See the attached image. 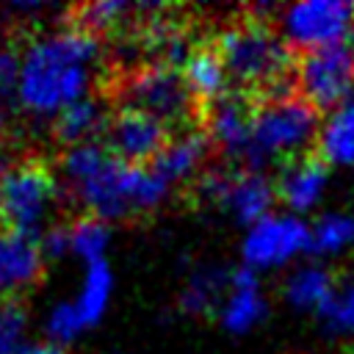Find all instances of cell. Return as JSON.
Wrapping results in <instances>:
<instances>
[{
  "instance_id": "cell-3",
  "label": "cell",
  "mask_w": 354,
  "mask_h": 354,
  "mask_svg": "<svg viewBox=\"0 0 354 354\" xmlns=\"http://www.w3.org/2000/svg\"><path fill=\"white\" fill-rule=\"evenodd\" d=\"M230 80L249 88L282 86L293 69V53L288 41L263 19H241L227 25L216 39Z\"/></svg>"
},
{
  "instance_id": "cell-16",
  "label": "cell",
  "mask_w": 354,
  "mask_h": 354,
  "mask_svg": "<svg viewBox=\"0 0 354 354\" xmlns=\"http://www.w3.org/2000/svg\"><path fill=\"white\" fill-rule=\"evenodd\" d=\"M252 108L241 97H221L207 111V138L230 158H249L252 152Z\"/></svg>"
},
{
  "instance_id": "cell-19",
  "label": "cell",
  "mask_w": 354,
  "mask_h": 354,
  "mask_svg": "<svg viewBox=\"0 0 354 354\" xmlns=\"http://www.w3.org/2000/svg\"><path fill=\"white\" fill-rule=\"evenodd\" d=\"M180 72H183V80H185L194 100H202V102L213 105L216 100L227 97L230 75H227V66H224V61L216 50H210V47L191 50L188 58L183 61Z\"/></svg>"
},
{
  "instance_id": "cell-30",
  "label": "cell",
  "mask_w": 354,
  "mask_h": 354,
  "mask_svg": "<svg viewBox=\"0 0 354 354\" xmlns=\"http://www.w3.org/2000/svg\"><path fill=\"white\" fill-rule=\"evenodd\" d=\"M17 72H19V55H14L11 50H0V94H14Z\"/></svg>"
},
{
  "instance_id": "cell-22",
  "label": "cell",
  "mask_w": 354,
  "mask_h": 354,
  "mask_svg": "<svg viewBox=\"0 0 354 354\" xmlns=\"http://www.w3.org/2000/svg\"><path fill=\"white\" fill-rule=\"evenodd\" d=\"M55 136L66 144V147H77V144H91L100 133H105L108 127V116L100 100L86 97L75 105H69L66 111H61L55 119Z\"/></svg>"
},
{
  "instance_id": "cell-10",
  "label": "cell",
  "mask_w": 354,
  "mask_h": 354,
  "mask_svg": "<svg viewBox=\"0 0 354 354\" xmlns=\"http://www.w3.org/2000/svg\"><path fill=\"white\" fill-rule=\"evenodd\" d=\"M199 194L238 224L252 227L271 213L277 202V183L257 169H227L205 174Z\"/></svg>"
},
{
  "instance_id": "cell-23",
  "label": "cell",
  "mask_w": 354,
  "mask_h": 354,
  "mask_svg": "<svg viewBox=\"0 0 354 354\" xmlns=\"http://www.w3.org/2000/svg\"><path fill=\"white\" fill-rule=\"evenodd\" d=\"M141 44H144L147 53L155 55V64H166V66H174V64L183 66V61L191 53L188 33H185L183 22H177L171 17H163V11L144 22Z\"/></svg>"
},
{
  "instance_id": "cell-2",
  "label": "cell",
  "mask_w": 354,
  "mask_h": 354,
  "mask_svg": "<svg viewBox=\"0 0 354 354\" xmlns=\"http://www.w3.org/2000/svg\"><path fill=\"white\" fill-rule=\"evenodd\" d=\"M58 171L77 205L102 221L155 210L171 191L152 166L124 163L97 141L66 147Z\"/></svg>"
},
{
  "instance_id": "cell-11",
  "label": "cell",
  "mask_w": 354,
  "mask_h": 354,
  "mask_svg": "<svg viewBox=\"0 0 354 354\" xmlns=\"http://www.w3.org/2000/svg\"><path fill=\"white\" fill-rule=\"evenodd\" d=\"M299 94L313 108L335 111L346 100L354 97V44L340 41L332 47H321L304 53L296 66Z\"/></svg>"
},
{
  "instance_id": "cell-33",
  "label": "cell",
  "mask_w": 354,
  "mask_h": 354,
  "mask_svg": "<svg viewBox=\"0 0 354 354\" xmlns=\"http://www.w3.org/2000/svg\"><path fill=\"white\" fill-rule=\"evenodd\" d=\"M11 169H14L11 155H8V149H6V147H0V183H3V177H6Z\"/></svg>"
},
{
  "instance_id": "cell-12",
  "label": "cell",
  "mask_w": 354,
  "mask_h": 354,
  "mask_svg": "<svg viewBox=\"0 0 354 354\" xmlns=\"http://www.w3.org/2000/svg\"><path fill=\"white\" fill-rule=\"evenodd\" d=\"M105 141L108 152L124 163L147 166V160H155L158 152L169 141V124L160 119L136 111V108H122L108 119L105 127Z\"/></svg>"
},
{
  "instance_id": "cell-18",
  "label": "cell",
  "mask_w": 354,
  "mask_h": 354,
  "mask_svg": "<svg viewBox=\"0 0 354 354\" xmlns=\"http://www.w3.org/2000/svg\"><path fill=\"white\" fill-rule=\"evenodd\" d=\"M335 285L337 282L324 263L307 260V263L293 266L285 274L282 299L288 307H293L299 313H318L324 307V301L329 299V293L335 290Z\"/></svg>"
},
{
  "instance_id": "cell-7",
  "label": "cell",
  "mask_w": 354,
  "mask_h": 354,
  "mask_svg": "<svg viewBox=\"0 0 354 354\" xmlns=\"http://www.w3.org/2000/svg\"><path fill=\"white\" fill-rule=\"evenodd\" d=\"M310 252V224L288 210H271L266 218L246 227L241 238V266L263 274L293 266Z\"/></svg>"
},
{
  "instance_id": "cell-24",
  "label": "cell",
  "mask_w": 354,
  "mask_h": 354,
  "mask_svg": "<svg viewBox=\"0 0 354 354\" xmlns=\"http://www.w3.org/2000/svg\"><path fill=\"white\" fill-rule=\"evenodd\" d=\"M354 249V213L326 210L310 224V252L318 257H340Z\"/></svg>"
},
{
  "instance_id": "cell-25",
  "label": "cell",
  "mask_w": 354,
  "mask_h": 354,
  "mask_svg": "<svg viewBox=\"0 0 354 354\" xmlns=\"http://www.w3.org/2000/svg\"><path fill=\"white\" fill-rule=\"evenodd\" d=\"M315 315L326 335L354 337V282H337Z\"/></svg>"
},
{
  "instance_id": "cell-13",
  "label": "cell",
  "mask_w": 354,
  "mask_h": 354,
  "mask_svg": "<svg viewBox=\"0 0 354 354\" xmlns=\"http://www.w3.org/2000/svg\"><path fill=\"white\" fill-rule=\"evenodd\" d=\"M216 318L230 335H249L268 318V296L254 271L238 266L230 274V288L216 310Z\"/></svg>"
},
{
  "instance_id": "cell-32",
  "label": "cell",
  "mask_w": 354,
  "mask_h": 354,
  "mask_svg": "<svg viewBox=\"0 0 354 354\" xmlns=\"http://www.w3.org/2000/svg\"><path fill=\"white\" fill-rule=\"evenodd\" d=\"M14 105H17L14 94H0V130H6V127L11 124V119H14Z\"/></svg>"
},
{
  "instance_id": "cell-28",
  "label": "cell",
  "mask_w": 354,
  "mask_h": 354,
  "mask_svg": "<svg viewBox=\"0 0 354 354\" xmlns=\"http://www.w3.org/2000/svg\"><path fill=\"white\" fill-rule=\"evenodd\" d=\"M30 318L17 301L0 304V354H19L28 346Z\"/></svg>"
},
{
  "instance_id": "cell-29",
  "label": "cell",
  "mask_w": 354,
  "mask_h": 354,
  "mask_svg": "<svg viewBox=\"0 0 354 354\" xmlns=\"http://www.w3.org/2000/svg\"><path fill=\"white\" fill-rule=\"evenodd\" d=\"M39 249L44 254V260H64L72 254V243H69V227L64 224H50L41 235H39Z\"/></svg>"
},
{
  "instance_id": "cell-6",
  "label": "cell",
  "mask_w": 354,
  "mask_h": 354,
  "mask_svg": "<svg viewBox=\"0 0 354 354\" xmlns=\"http://www.w3.org/2000/svg\"><path fill=\"white\" fill-rule=\"evenodd\" d=\"M58 207V180L41 163H17L0 183V221L25 235L44 232Z\"/></svg>"
},
{
  "instance_id": "cell-21",
  "label": "cell",
  "mask_w": 354,
  "mask_h": 354,
  "mask_svg": "<svg viewBox=\"0 0 354 354\" xmlns=\"http://www.w3.org/2000/svg\"><path fill=\"white\" fill-rule=\"evenodd\" d=\"M230 274L224 266L218 263H202L196 266L180 290V307L191 315H202V313H216L227 288H230Z\"/></svg>"
},
{
  "instance_id": "cell-5",
  "label": "cell",
  "mask_w": 354,
  "mask_h": 354,
  "mask_svg": "<svg viewBox=\"0 0 354 354\" xmlns=\"http://www.w3.org/2000/svg\"><path fill=\"white\" fill-rule=\"evenodd\" d=\"M113 288H116V277L108 266V260L100 263H86L77 290L61 301H55L47 315H44V335L47 340L66 346L77 337H83L88 329H94L111 301H113Z\"/></svg>"
},
{
  "instance_id": "cell-14",
  "label": "cell",
  "mask_w": 354,
  "mask_h": 354,
  "mask_svg": "<svg viewBox=\"0 0 354 354\" xmlns=\"http://www.w3.org/2000/svg\"><path fill=\"white\" fill-rule=\"evenodd\" d=\"M329 191V169L318 155H301L282 166L277 177V199L288 207V213H310L315 210Z\"/></svg>"
},
{
  "instance_id": "cell-9",
  "label": "cell",
  "mask_w": 354,
  "mask_h": 354,
  "mask_svg": "<svg viewBox=\"0 0 354 354\" xmlns=\"http://www.w3.org/2000/svg\"><path fill=\"white\" fill-rule=\"evenodd\" d=\"M122 97L127 108L144 111L163 124H177L191 116L194 97L183 80V72L177 66L166 64H147L136 66L122 80Z\"/></svg>"
},
{
  "instance_id": "cell-20",
  "label": "cell",
  "mask_w": 354,
  "mask_h": 354,
  "mask_svg": "<svg viewBox=\"0 0 354 354\" xmlns=\"http://www.w3.org/2000/svg\"><path fill=\"white\" fill-rule=\"evenodd\" d=\"M315 149L326 166H354V97L326 113Z\"/></svg>"
},
{
  "instance_id": "cell-15",
  "label": "cell",
  "mask_w": 354,
  "mask_h": 354,
  "mask_svg": "<svg viewBox=\"0 0 354 354\" xmlns=\"http://www.w3.org/2000/svg\"><path fill=\"white\" fill-rule=\"evenodd\" d=\"M44 271V254L36 235L0 227V296L30 290Z\"/></svg>"
},
{
  "instance_id": "cell-1",
  "label": "cell",
  "mask_w": 354,
  "mask_h": 354,
  "mask_svg": "<svg viewBox=\"0 0 354 354\" xmlns=\"http://www.w3.org/2000/svg\"><path fill=\"white\" fill-rule=\"evenodd\" d=\"M100 55V36L77 22L39 33L19 55L17 105L33 119H55L69 105L91 97Z\"/></svg>"
},
{
  "instance_id": "cell-4",
  "label": "cell",
  "mask_w": 354,
  "mask_h": 354,
  "mask_svg": "<svg viewBox=\"0 0 354 354\" xmlns=\"http://www.w3.org/2000/svg\"><path fill=\"white\" fill-rule=\"evenodd\" d=\"M321 130L318 108H313L301 94H271L252 113V152L254 160L274 158H301V152L315 144Z\"/></svg>"
},
{
  "instance_id": "cell-26",
  "label": "cell",
  "mask_w": 354,
  "mask_h": 354,
  "mask_svg": "<svg viewBox=\"0 0 354 354\" xmlns=\"http://www.w3.org/2000/svg\"><path fill=\"white\" fill-rule=\"evenodd\" d=\"M149 11H160V6H133L124 0H97V3H86L77 11V25L91 30V33H102V30H113L116 25H122L130 14H149Z\"/></svg>"
},
{
  "instance_id": "cell-17",
  "label": "cell",
  "mask_w": 354,
  "mask_h": 354,
  "mask_svg": "<svg viewBox=\"0 0 354 354\" xmlns=\"http://www.w3.org/2000/svg\"><path fill=\"white\" fill-rule=\"evenodd\" d=\"M210 155V138L199 130H183L166 141V147L152 160V169L166 180V185H177L199 174Z\"/></svg>"
},
{
  "instance_id": "cell-31",
  "label": "cell",
  "mask_w": 354,
  "mask_h": 354,
  "mask_svg": "<svg viewBox=\"0 0 354 354\" xmlns=\"http://www.w3.org/2000/svg\"><path fill=\"white\" fill-rule=\"evenodd\" d=\"M19 354H69L66 346H58L53 340H39V343H28Z\"/></svg>"
},
{
  "instance_id": "cell-27",
  "label": "cell",
  "mask_w": 354,
  "mask_h": 354,
  "mask_svg": "<svg viewBox=\"0 0 354 354\" xmlns=\"http://www.w3.org/2000/svg\"><path fill=\"white\" fill-rule=\"evenodd\" d=\"M69 243H72V254L77 260L86 263H100L108 254L111 246V227L102 218L86 216L75 224H69Z\"/></svg>"
},
{
  "instance_id": "cell-8",
  "label": "cell",
  "mask_w": 354,
  "mask_h": 354,
  "mask_svg": "<svg viewBox=\"0 0 354 354\" xmlns=\"http://www.w3.org/2000/svg\"><path fill=\"white\" fill-rule=\"evenodd\" d=\"M354 30L351 0H299L279 11V36L293 50H321L348 39Z\"/></svg>"
}]
</instances>
